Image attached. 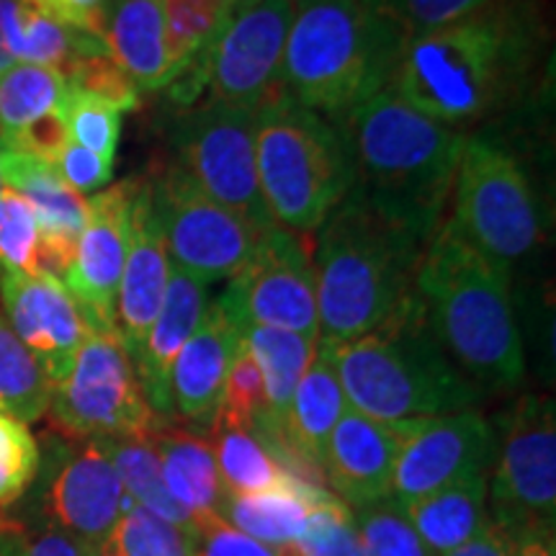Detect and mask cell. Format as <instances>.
<instances>
[{
	"label": "cell",
	"mask_w": 556,
	"mask_h": 556,
	"mask_svg": "<svg viewBox=\"0 0 556 556\" xmlns=\"http://www.w3.org/2000/svg\"><path fill=\"white\" fill-rule=\"evenodd\" d=\"M415 291L438 345L471 384L507 389L523 379L510 266L477 250L446 219L422 248Z\"/></svg>",
	"instance_id": "obj_1"
},
{
	"label": "cell",
	"mask_w": 556,
	"mask_h": 556,
	"mask_svg": "<svg viewBox=\"0 0 556 556\" xmlns=\"http://www.w3.org/2000/svg\"><path fill=\"white\" fill-rule=\"evenodd\" d=\"M338 124L356 165L353 186L381 214L428 242L454 191L464 131L415 111L392 83Z\"/></svg>",
	"instance_id": "obj_2"
},
{
	"label": "cell",
	"mask_w": 556,
	"mask_h": 556,
	"mask_svg": "<svg viewBox=\"0 0 556 556\" xmlns=\"http://www.w3.org/2000/svg\"><path fill=\"white\" fill-rule=\"evenodd\" d=\"M422 248L353 186L317 229V343H348L397 315L415 294Z\"/></svg>",
	"instance_id": "obj_3"
},
{
	"label": "cell",
	"mask_w": 556,
	"mask_h": 556,
	"mask_svg": "<svg viewBox=\"0 0 556 556\" xmlns=\"http://www.w3.org/2000/svg\"><path fill=\"white\" fill-rule=\"evenodd\" d=\"M531 52V11L495 0L456 24L407 39L392 88L415 111L458 129L505 99Z\"/></svg>",
	"instance_id": "obj_4"
},
{
	"label": "cell",
	"mask_w": 556,
	"mask_h": 556,
	"mask_svg": "<svg viewBox=\"0 0 556 556\" xmlns=\"http://www.w3.org/2000/svg\"><path fill=\"white\" fill-rule=\"evenodd\" d=\"M317 348L336 368L348 407L374 420L402 422L462 413L482 397V389L438 345L417 291L377 330Z\"/></svg>",
	"instance_id": "obj_5"
},
{
	"label": "cell",
	"mask_w": 556,
	"mask_h": 556,
	"mask_svg": "<svg viewBox=\"0 0 556 556\" xmlns=\"http://www.w3.org/2000/svg\"><path fill=\"white\" fill-rule=\"evenodd\" d=\"M405 45L368 0H294L281 93L338 122L392 83Z\"/></svg>",
	"instance_id": "obj_6"
},
{
	"label": "cell",
	"mask_w": 556,
	"mask_h": 556,
	"mask_svg": "<svg viewBox=\"0 0 556 556\" xmlns=\"http://www.w3.org/2000/svg\"><path fill=\"white\" fill-rule=\"evenodd\" d=\"M253 139L270 222L296 235L317 232L356 184L343 127L281 93L255 111Z\"/></svg>",
	"instance_id": "obj_7"
},
{
	"label": "cell",
	"mask_w": 556,
	"mask_h": 556,
	"mask_svg": "<svg viewBox=\"0 0 556 556\" xmlns=\"http://www.w3.org/2000/svg\"><path fill=\"white\" fill-rule=\"evenodd\" d=\"M451 199L448 222L458 235L505 266L531 253L541 240L539 206L526 170L490 139H467Z\"/></svg>",
	"instance_id": "obj_8"
},
{
	"label": "cell",
	"mask_w": 556,
	"mask_h": 556,
	"mask_svg": "<svg viewBox=\"0 0 556 556\" xmlns=\"http://www.w3.org/2000/svg\"><path fill=\"white\" fill-rule=\"evenodd\" d=\"M47 409L73 441L152 438L165 426L144 397L119 332H88L70 374L52 387Z\"/></svg>",
	"instance_id": "obj_9"
},
{
	"label": "cell",
	"mask_w": 556,
	"mask_h": 556,
	"mask_svg": "<svg viewBox=\"0 0 556 556\" xmlns=\"http://www.w3.org/2000/svg\"><path fill=\"white\" fill-rule=\"evenodd\" d=\"M486 503L490 520L510 539L554 531L556 417L548 397L528 394L507 413Z\"/></svg>",
	"instance_id": "obj_10"
},
{
	"label": "cell",
	"mask_w": 556,
	"mask_h": 556,
	"mask_svg": "<svg viewBox=\"0 0 556 556\" xmlns=\"http://www.w3.org/2000/svg\"><path fill=\"white\" fill-rule=\"evenodd\" d=\"M235 330L253 325L319 340L317 276L309 242L287 227L263 229L245 266L214 302Z\"/></svg>",
	"instance_id": "obj_11"
},
{
	"label": "cell",
	"mask_w": 556,
	"mask_h": 556,
	"mask_svg": "<svg viewBox=\"0 0 556 556\" xmlns=\"http://www.w3.org/2000/svg\"><path fill=\"white\" fill-rule=\"evenodd\" d=\"M24 518L67 533L83 546H101L131 500L114 464L96 441L47 438Z\"/></svg>",
	"instance_id": "obj_12"
},
{
	"label": "cell",
	"mask_w": 556,
	"mask_h": 556,
	"mask_svg": "<svg viewBox=\"0 0 556 556\" xmlns=\"http://www.w3.org/2000/svg\"><path fill=\"white\" fill-rule=\"evenodd\" d=\"M255 111L206 101L184 111L173 129L176 165L208 199L232 208L250 225H274L255 168Z\"/></svg>",
	"instance_id": "obj_13"
},
{
	"label": "cell",
	"mask_w": 556,
	"mask_h": 556,
	"mask_svg": "<svg viewBox=\"0 0 556 556\" xmlns=\"http://www.w3.org/2000/svg\"><path fill=\"white\" fill-rule=\"evenodd\" d=\"M170 266L206 287L232 278L258 245L263 229L217 204L176 163L150 178Z\"/></svg>",
	"instance_id": "obj_14"
},
{
	"label": "cell",
	"mask_w": 556,
	"mask_h": 556,
	"mask_svg": "<svg viewBox=\"0 0 556 556\" xmlns=\"http://www.w3.org/2000/svg\"><path fill=\"white\" fill-rule=\"evenodd\" d=\"M294 0H232L206 54L208 101L258 111L281 96Z\"/></svg>",
	"instance_id": "obj_15"
},
{
	"label": "cell",
	"mask_w": 556,
	"mask_h": 556,
	"mask_svg": "<svg viewBox=\"0 0 556 556\" xmlns=\"http://www.w3.org/2000/svg\"><path fill=\"white\" fill-rule=\"evenodd\" d=\"M495 456L497 433L477 409L402 420L389 500L405 507L462 479L486 475Z\"/></svg>",
	"instance_id": "obj_16"
},
{
	"label": "cell",
	"mask_w": 556,
	"mask_h": 556,
	"mask_svg": "<svg viewBox=\"0 0 556 556\" xmlns=\"http://www.w3.org/2000/svg\"><path fill=\"white\" fill-rule=\"evenodd\" d=\"M137 189L139 178H127L88 199V217L75 258L62 278L90 332H119L116 296L127 258L129 212Z\"/></svg>",
	"instance_id": "obj_17"
},
{
	"label": "cell",
	"mask_w": 556,
	"mask_h": 556,
	"mask_svg": "<svg viewBox=\"0 0 556 556\" xmlns=\"http://www.w3.org/2000/svg\"><path fill=\"white\" fill-rule=\"evenodd\" d=\"M0 302L11 330L37 361L50 387H58L90 332L65 283L54 276L0 268Z\"/></svg>",
	"instance_id": "obj_18"
},
{
	"label": "cell",
	"mask_w": 556,
	"mask_h": 556,
	"mask_svg": "<svg viewBox=\"0 0 556 556\" xmlns=\"http://www.w3.org/2000/svg\"><path fill=\"white\" fill-rule=\"evenodd\" d=\"M170 276L168 245L160 225L155 201H152L150 180L139 178V189L129 212V240L124 258L119 296H116V330L131 364L142 353L144 340L150 336L165 287Z\"/></svg>",
	"instance_id": "obj_19"
},
{
	"label": "cell",
	"mask_w": 556,
	"mask_h": 556,
	"mask_svg": "<svg viewBox=\"0 0 556 556\" xmlns=\"http://www.w3.org/2000/svg\"><path fill=\"white\" fill-rule=\"evenodd\" d=\"M0 180L31 206L39 225L37 274L65 278L88 217V201L73 191L54 165L0 148Z\"/></svg>",
	"instance_id": "obj_20"
},
{
	"label": "cell",
	"mask_w": 556,
	"mask_h": 556,
	"mask_svg": "<svg viewBox=\"0 0 556 556\" xmlns=\"http://www.w3.org/2000/svg\"><path fill=\"white\" fill-rule=\"evenodd\" d=\"M400 446L402 422H381L348 407L325 448L323 477L332 495L351 510L387 500Z\"/></svg>",
	"instance_id": "obj_21"
},
{
	"label": "cell",
	"mask_w": 556,
	"mask_h": 556,
	"mask_svg": "<svg viewBox=\"0 0 556 556\" xmlns=\"http://www.w3.org/2000/svg\"><path fill=\"white\" fill-rule=\"evenodd\" d=\"M242 336L227 323L217 304H208L204 319L180 348L170 368L173 413L201 430H212L225 397L229 361Z\"/></svg>",
	"instance_id": "obj_22"
},
{
	"label": "cell",
	"mask_w": 556,
	"mask_h": 556,
	"mask_svg": "<svg viewBox=\"0 0 556 556\" xmlns=\"http://www.w3.org/2000/svg\"><path fill=\"white\" fill-rule=\"evenodd\" d=\"M208 304L212 302H208L206 283L170 266L163 304H160L150 336L144 340L142 353L135 361L144 397L160 420H170L176 415L170 400V368L176 364L180 348L204 319Z\"/></svg>",
	"instance_id": "obj_23"
},
{
	"label": "cell",
	"mask_w": 556,
	"mask_h": 556,
	"mask_svg": "<svg viewBox=\"0 0 556 556\" xmlns=\"http://www.w3.org/2000/svg\"><path fill=\"white\" fill-rule=\"evenodd\" d=\"M348 409V400L330 358L317 348V356L299 381L291 397L287 428H283L281 456L296 477L319 484L325 448L338 420Z\"/></svg>",
	"instance_id": "obj_24"
},
{
	"label": "cell",
	"mask_w": 556,
	"mask_h": 556,
	"mask_svg": "<svg viewBox=\"0 0 556 556\" xmlns=\"http://www.w3.org/2000/svg\"><path fill=\"white\" fill-rule=\"evenodd\" d=\"M101 37L139 90L170 86L163 0H106Z\"/></svg>",
	"instance_id": "obj_25"
},
{
	"label": "cell",
	"mask_w": 556,
	"mask_h": 556,
	"mask_svg": "<svg viewBox=\"0 0 556 556\" xmlns=\"http://www.w3.org/2000/svg\"><path fill=\"white\" fill-rule=\"evenodd\" d=\"M242 343L248 345L250 356L258 364L263 389H266V420L255 428V433L283 462L281 443L291 397H294L299 381L307 374L312 358L317 356V340L299 336V332L253 325V328L242 330Z\"/></svg>",
	"instance_id": "obj_26"
},
{
	"label": "cell",
	"mask_w": 556,
	"mask_h": 556,
	"mask_svg": "<svg viewBox=\"0 0 556 556\" xmlns=\"http://www.w3.org/2000/svg\"><path fill=\"white\" fill-rule=\"evenodd\" d=\"M152 446L157 451L160 471L170 497L186 507L197 523L219 516L227 492L212 441L193 430L163 426L152 435Z\"/></svg>",
	"instance_id": "obj_27"
},
{
	"label": "cell",
	"mask_w": 556,
	"mask_h": 556,
	"mask_svg": "<svg viewBox=\"0 0 556 556\" xmlns=\"http://www.w3.org/2000/svg\"><path fill=\"white\" fill-rule=\"evenodd\" d=\"M325 486L291 477L287 484L253 495H227L219 518L245 536L274 548H289L302 536L312 507L325 495Z\"/></svg>",
	"instance_id": "obj_28"
},
{
	"label": "cell",
	"mask_w": 556,
	"mask_h": 556,
	"mask_svg": "<svg viewBox=\"0 0 556 556\" xmlns=\"http://www.w3.org/2000/svg\"><path fill=\"white\" fill-rule=\"evenodd\" d=\"M402 510L430 552L446 556L490 526L486 475H475L443 486L433 495L405 505Z\"/></svg>",
	"instance_id": "obj_29"
},
{
	"label": "cell",
	"mask_w": 556,
	"mask_h": 556,
	"mask_svg": "<svg viewBox=\"0 0 556 556\" xmlns=\"http://www.w3.org/2000/svg\"><path fill=\"white\" fill-rule=\"evenodd\" d=\"M212 448L227 495L266 492L296 477L270 451L268 443L255 433V428L238 426V422H227L217 417L212 426Z\"/></svg>",
	"instance_id": "obj_30"
},
{
	"label": "cell",
	"mask_w": 556,
	"mask_h": 556,
	"mask_svg": "<svg viewBox=\"0 0 556 556\" xmlns=\"http://www.w3.org/2000/svg\"><path fill=\"white\" fill-rule=\"evenodd\" d=\"M227 0H163L170 83L206 88V54L227 16Z\"/></svg>",
	"instance_id": "obj_31"
},
{
	"label": "cell",
	"mask_w": 556,
	"mask_h": 556,
	"mask_svg": "<svg viewBox=\"0 0 556 556\" xmlns=\"http://www.w3.org/2000/svg\"><path fill=\"white\" fill-rule=\"evenodd\" d=\"M96 443L109 456V462L114 464L116 475H119L124 484V492H127L131 503L150 510L152 516L168 520V523L180 528L186 536H191L197 520L165 490L152 438H96Z\"/></svg>",
	"instance_id": "obj_32"
},
{
	"label": "cell",
	"mask_w": 556,
	"mask_h": 556,
	"mask_svg": "<svg viewBox=\"0 0 556 556\" xmlns=\"http://www.w3.org/2000/svg\"><path fill=\"white\" fill-rule=\"evenodd\" d=\"M67 83L62 73L39 65H13L0 73V148L34 124L65 109Z\"/></svg>",
	"instance_id": "obj_33"
},
{
	"label": "cell",
	"mask_w": 556,
	"mask_h": 556,
	"mask_svg": "<svg viewBox=\"0 0 556 556\" xmlns=\"http://www.w3.org/2000/svg\"><path fill=\"white\" fill-rule=\"evenodd\" d=\"M50 394V381L0 312V413L29 426L45 417Z\"/></svg>",
	"instance_id": "obj_34"
},
{
	"label": "cell",
	"mask_w": 556,
	"mask_h": 556,
	"mask_svg": "<svg viewBox=\"0 0 556 556\" xmlns=\"http://www.w3.org/2000/svg\"><path fill=\"white\" fill-rule=\"evenodd\" d=\"M111 556H191V544L180 528L131 503L119 523L99 546Z\"/></svg>",
	"instance_id": "obj_35"
},
{
	"label": "cell",
	"mask_w": 556,
	"mask_h": 556,
	"mask_svg": "<svg viewBox=\"0 0 556 556\" xmlns=\"http://www.w3.org/2000/svg\"><path fill=\"white\" fill-rule=\"evenodd\" d=\"M67 90L106 103L116 111H137L142 103V90L135 86L124 70L116 65L109 50L75 58L62 73Z\"/></svg>",
	"instance_id": "obj_36"
},
{
	"label": "cell",
	"mask_w": 556,
	"mask_h": 556,
	"mask_svg": "<svg viewBox=\"0 0 556 556\" xmlns=\"http://www.w3.org/2000/svg\"><path fill=\"white\" fill-rule=\"evenodd\" d=\"M291 548L296 556H364L353 510L332 492L317 500Z\"/></svg>",
	"instance_id": "obj_37"
},
{
	"label": "cell",
	"mask_w": 556,
	"mask_h": 556,
	"mask_svg": "<svg viewBox=\"0 0 556 556\" xmlns=\"http://www.w3.org/2000/svg\"><path fill=\"white\" fill-rule=\"evenodd\" d=\"M364 556H435L417 536L405 510L392 500H381L353 513Z\"/></svg>",
	"instance_id": "obj_38"
},
{
	"label": "cell",
	"mask_w": 556,
	"mask_h": 556,
	"mask_svg": "<svg viewBox=\"0 0 556 556\" xmlns=\"http://www.w3.org/2000/svg\"><path fill=\"white\" fill-rule=\"evenodd\" d=\"M492 3L495 0H368L371 11L389 21L405 39L443 29Z\"/></svg>",
	"instance_id": "obj_39"
},
{
	"label": "cell",
	"mask_w": 556,
	"mask_h": 556,
	"mask_svg": "<svg viewBox=\"0 0 556 556\" xmlns=\"http://www.w3.org/2000/svg\"><path fill=\"white\" fill-rule=\"evenodd\" d=\"M41 448L26 422L0 413V507H13L29 492Z\"/></svg>",
	"instance_id": "obj_40"
},
{
	"label": "cell",
	"mask_w": 556,
	"mask_h": 556,
	"mask_svg": "<svg viewBox=\"0 0 556 556\" xmlns=\"http://www.w3.org/2000/svg\"><path fill=\"white\" fill-rule=\"evenodd\" d=\"M217 417L248 428H258L266 420V389H263L261 368L242 340L232 361H229L225 397H222Z\"/></svg>",
	"instance_id": "obj_41"
},
{
	"label": "cell",
	"mask_w": 556,
	"mask_h": 556,
	"mask_svg": "<svg viewBox=\"0 0 556 556\" xmlns=\"http://www.w3.org/2000/svg\"><path fill=\"white\" fill-rule=\"evenodd\" d=\"M39 225L31 206L16 191L0 193V268L37 274Z\"/></svg>",
	"instance_id": "obj_42"
},
{
	"label": "cell",
	"mask_w": 556,
	"mask_h": 556,
	"mask_svg": "<svg viewBox=\"0 0 556 556\" xmlns=\"http://www.w3.org/2000/svg\"><path fill=\"white\" fill-rule=\"evenodd\" d=\"M65 122L75 144L114 163L122 137V111L67 90Z\"/></svg>",
	"instance_id": "obj_43"
},
{
	"label": "cell",
	"mask_w": 556,
	"mask_h": 556,
	"mask_svg": "<svg viewBox=\"0 0 556 556\" xmlns=\"http://www.w3.org/2000/svg\"><path fill=\"white\" fill-rule=\"evenodd\" d=\"M80 541L24 516L0 518V556H83Z\"/></svg>",
	"instance_id": "obj_44"
},
{
	"label": "cell",
	"mask_w": 556,
	"mask_h": 556,
	"mask_svg": "<svg viewBox=\"0 0 556 556\" xmlns=\"http://www.w3.org/2000/svg\"><path fill=\"white\" fill-rule=\"evenodd\" d=\"M191 556H296L294 548H274L245 536L225 518L201 520L189 536Z\"/></svg>",
	"instance_id": "obj_45"
},
{
	"label": "cell",
	"mask_w": 556,
	"mask_h": 556,
	"mask_svg": "<svg viewBox=\"0 0 556 556\" xmlns=\"http://www.w3.org/2000/svg\"><path fill=\"white\" fill-rule=\"evenodd\" d=\"M54 170L60 173V178L65 180L73 191H78L80 197L86 193H99L111 184L114 176V163L103 160L80 144H75L70 139V144L62 150V155L54 163Z\"/></svg>",
	"instance_id": "obj_46"
},
{
	"label": "cell",
	"mask_w": 556,
	"mask_h": 556,
	"mask_svg": "<svg viewBox=\"0 0 556 556\" xmlns=\"http://www.w3.org/2000/svg\"><path fill=\"white\" fill-rule=\"evenodd\" d=\"M31 3L45 13H50L52 18L62 21L70 29L101 37L103 5H106V0H31Z\"/></svg>",
	"instance_id": "obj_47"
},
{
	"label": "cell",
	"mask_w": 556,
	"mask_h": 556,
	"mask_svg": "<svg viewBox=\"0 0 556 556\" xmlns=\"http://www.w3.org/2000/svg\"><path fill=\"white\" fill-rule=\"evenodd\" d=\"M513 554V539L505 531L492 523L484 528L482 533H477L475 539L467 541L464 546L454 548L446 556H510Z\"/></svg>",
	"instance_id": "obj_48"
},
{
	"label": "cell",
	"mask_w": 556,
	"mask_h": 556,
	"mask_svg": "<svg viewBox=\"0 0 556 556\" xmlns=\"http://www.w3.org/2000/svg\"><path fill=\"white\" fill-rule=\"evenodd\" d=\"M510 556H556V533L554 531H536L523 533L513 539Z\"/></svg>",
	"instance_id": "obj_49"
},
{
	"label": "cell",
	"mask_w": 556,
	"mask_h": 556,
	"mask_svg": "<svg viewBox=\"0 0 556 556\" xmlns=\"http://www.w3.org/2000/svg\"><path fill=\"white\" fill-rule=\"evenodd\" d=\"M13 0H0V73L13 67V60L9 50H5V18H9V9Z\"/></svg>",
	"instance_id": "obj_50"
},
{
	"label": "cell",
	"mask_w": 556,
	"mask_h": 556,
	"mask_svg": "<svg viewBox=\"0 0 556 556\" xmlns=\"http://www.w3.org/2000/svg\"><path fill=\"white\" fill-rule=\"evenodd\" d=\"M83 556H111V554L101 552L99 546H86V548H83Z\"/></svg>",
	"instance_id": "obj_51"
},
{
	"label": "cell",
	"mask_w": 556,
	"mask_h": 556,
	"mask_svg": "<svg viewBox=\"0 0 556 556\" xmlns=\"http://www.w3.org/2000/svg\"><path fill=\"white\" fill-rule=\"evenodd\" d=\"M3 189H5V186H3V180H0V193H3Z\"/></svg>",
	"instance_id": "obj_52"
},
{
	"label": "cell",
	"mask_w": 556,
	"mask_h": 556,
	"mask_svg": "<svg viewBox=\"0 0 556 556\" xmlns=\"http://www.w3.org/2000/svg\"><path fill=\"white\" fill-rule=\"evenodd\" d=\"M227 3H232V0H227Z\"/></svg>",
	"instance_id": "obj_53"
}]
</instances>
